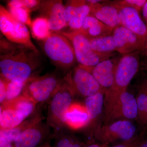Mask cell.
<instances>
[{
  "instance_id": "cell-20",
  "label": "cell",
  "mask_w": 147,
  "mask_h": 147,
  "mask_svg": "<svg viewBox=\"0 0 147 147\" xmlns=\"http://www.w3.org/2000/svg\"><path fill=\"white\" fill-rule=\"evenodd\" d=\"M22 114L14 108L5 105H1V130L12 129L20 125L26 119Z\"/></svg>"
},
{
  "instance_id": "cell-18",
  "label": "cell",
  "mask_w": 147,
  "mask_h": 147,
  "mask_svg": "<svg viewBox=\"0 0 147 147\" xmlns=\"http://www.w3.org/2000/svg\"><path fill=\"white\" fill-rule=\"evenodd\" d=\"M114 30L90 14L85 18L82 28L78 30L91 39L112 35Z\"/></svg>"
},
{
  "instance_id": "cell-4",
  "label": "cell",
  "mask_w": 147,
  "mask_h": 147,
  "mask_svg": "<svg viewBox=\"0 0 147 147\" xmlns=\"http://www.w3.org/2000/svg\"><path fill=\"white\" fill-rule=\"evenodd\" d=\"M75 93L64 79L63 82L48 102L46 123L55 132L66 127L64 123L65 115L74 103Z\"/></svg>"
},
{
  "instance_id": "cell-29",
  "label": "cell",
  "mask_w": 147,
  "mask_h": 147,
  "mask_svg": "<svg viewBox=\"0 0 147 147\" xmlns=\"http://www.w3.org/2000/svg\"><path fill=\"white\" fill-rule=\"evenodd\" d=\"M41 1L37 0H13L9 2V7H25L30 11L39 8Z\"/></svg>"
},
{
  "instance_id": "cell-7",
  "label": "cell",
  "mask_w": 147,
  "mask_h": 147,
  "mask_svg": "<svg viewBox=\"0 0 147 147\" xmlns=\"http://www.w3.org/2000/svg\"><path fill=\"white\" fill-rule=\"evenodd\" d=\"M70 41L75 53L76 61L80 65L91 68L110 57L97 54L92 49L89 38L78 30L61 32Z\"/></svg>"
},
{
  "instance_id": "cell-12",
  "label": "cell",
  "mask_w": 147,
  "mask_h": 147,
  "mask_svg": "<svg viewBox=\"0 0 147 147\" xmlns=\"http://www.w3.org/2000/svg\"><path fill=\"white\" fill-rule=\"evenodd\" d=\"M113 35L117 44V52L123 55L146 50L144 42L129 29L120 26L114 29Z\"/></svg>"
},
{
  "instance_id": "cell-32",
  "label": "cell",
  "mask_w": 147,
  "mask_h": 147,
  "mask_svg": "<svg viewBox=\"0 0 147 147\" xmlns=\"http://www.w3.org/2000/svg\"><path fill=\"white\" fill-rule=\"evenodd\" d=\"M140 144L139 142L135 139L128 142H123V143L119 144L110 147H136Z\"/></svg>"
},
{
  "instance_id": "cell-5",
  "label": "cell",
  "mask_w": 147,
  "mask_h": 147,
  "mask_svg": "<svg viewBox=\"0 0 147 147\" xmlns=\"http://www.w3.org/2000/svg\"><path fill=\"white\" fill-rule=\"evenodd\" d=\"M64 81L54 74L32 77L25 85L22 94L36 104L48 102Z\"/></svg>"
},
{
  "instance_id": "cell-15",
  "label": "cell",
  "mask_w": 147,
  "mask_h": 147,
  "mask_svg": "<svg viewBox=\"0 0 147 147\" xmlns=\"http://www.w3.org/2000/svg\"><path fill=\"white\" fill-rule=\"evenodd\" d=\"M115 65L113 61L108 59L91 68L84 67L92 73L102 89L106 91L111 88L114 84Z\"/></svg>"
},
{
  "instance_id": "cell-6",
  "label": "cell",
  "mask_w": 147,
  "mask_h": 147,
  "mask_svg": "<svg viewBox=\"0 0 147 147\" xmlns=\"http://www.w3.org/2000/svg\"><path fill=\"white\" fill-rule=\"evenodd\" d=\"M137 127L132 121L121 119L98 126L94 136L97 141L108 144L119 141L128 142L135 139Z\"/></svg>"
},
{
  "instance_id": "cell-27",
  "label": "cell",
  "mask_w": 147,
  "mask_h": 147,
  "mask_svg": "<svg viewBox=\"0 0 147 147\" xmlns=\"http://www.w3.org/2000/svg\"><path fill=\"white\" fill-rule=\"evenodd\" d=\"M9 12L18 21L25 25L31 27L32 22L30 17V11L25 7H9Z\"/></svg>"
},
{
  "instance_id": "cell-39",
  "label": "cell",
  "mask_w": 147,
  "mask_h": 147,
  "mask_svg": "<svg viewBox=\"0 0 147 147\" xmlns=\"http://www.w3.org/2000/svg\"><path fill=\"white\" fill-rule=\"evenodd\" d=\"M146 51L147 52V50H146Z\"/></svg>"
},
{
  "instance_id": "cell-38",
  "label": "cell",
  "mask_w": 147,
  "mask_h": 147,
  "mask_svg": "<svg viewBox=\"0 0 147 147\" xmlns=\"http://www.w3.org/2000/svg\"><path fill=\"white\" fill-rule=\"evenodd\" d=\"M142 147V146H141V145H140V144H139V145H138V146H137V147Z\"/></svg>"
},
{
  "instance_id": "cell-35",
  "label": "cell",
  "mask_w": 147,
  "mask_h": 147,
  "mask_svg": "<svg viewBox=\"0 0 147 147\" xmlns=\"http://www.w3.org/2000/svg\"><path fill=\"white\" fill-rule=\"evenodd\" d=\"M140 92H142L147 96V82H144L142 84Z\"/></svg>"
},
{
  "instance_id": "cell-22",
  "label": "cell",
  "mask_w": 147,
  "mask_h": 147,
  "mask_svg": "<svg viewBox=\"0 0 147 147\" xmlns=\"http://www.w3.org/2000/svg\"><path fill=\"white\" fill-rule=\"evenodd\" d=\"M2 105L14 108L26 119L34 113L38 104L29 98L21 94L15 99L4 102Z\"/></svg>"
},
{
  "instance_id": "cell-31",
  "label": "cell",
  "mask_w": 147,
  "mask_h": 147,
  "mask_svg": "<svg viewBox=\"0 0 147 147\" xmlns=\"http://www.w3.org/2000/svg\"><path fill=\"white\" fill-rule=\"evenodd\" d=\"M7 82L2 77L0 79V103L2 105L5 101L6 98Z\"/></svg>"
},
{
  "instance_id": "cell-19",
  "label": "cell",
  "mask_w": 147,
  "mask_h": 147,
  "mask_svg": "<svg viewBox=\"0 0 147 147\" xmlns=\"http://www.w3.org/2000/svg\"><path fill=\"white\" fill-rule=\"evenodd\" d=\"M105 91L102 90L85 98L84 105L89 117L88 126L93 124L100 117L104 110Z\"/></svg>"
},
{
  "instance_id": "cell-9",
  "label": "cell",
  "mask_w": 147,
  "mask_h": 147,
  "mask_svg": "<svg viewBox=\"0 0 147 147\" xmlns=\"http://www.w3.org/2000/svg\"><path fill=\"white\" fill-rule=\"evenodd\" d=\"M75 94L86 98L103 90L92 73L79 65L64 78Z\"/></svg>"
},
{
  "instance_id": "cell-11",
  "label": "cell",
  "mask_w": 147,
  "mask_h": 147,
  "mask_svg": "<svg viewBox=\"0 0 147 147\" xmlns=\"http://www.w3.org/2000/svg\"><path fill=\"white\" fill-rule=\"evenodd\" d=\"M51 136L50 127L40 121L21 132L13 142L12 147H40Z\"/></svg>"
},
{
  "instance_id": "cell-1",
  "label": "cell",
  "mask_w": 147,
  "mask_h": 147,
  "mask_svg": "<svg viewBox=\"0 0 147 147\" xmlns=\"http://www.w3.org/2000/svg\"><path fill=\"white\" fill-rule=\"evenodd\" d=\"M38 52L1 38V77L7 82L24 83L34 76L40 66Z\"/></svg>"
},
{
  "instance_id": "cell-3",
  "label": "cell",
  "mask_w": 147,
  "mask_h": 147,
  "mask_svg": "<svg viewBox=\"0 0 147 147\" xmlns=\"http://www.w3.org/2000/svg\"><path fill=\"white\" fill-rule=\"evenodd\" d=\"M42 47L50 60L61 68L69 69L76 62V57L71 42L60 32H51L42 40Z\"/></svg>"
},
{
  "instance_id": "cell-10",
  "label": "cell",
  "mask_w": 147,
  "mask_h": 147,
  "mask_svg": "<svg viewBox=\"0 0 147 147\" xmlns=\"http://www.w3.org/2000/svg\"><path fill=\"white\" fill-rule=\"evenodd\" d=\"M139 67V58L137 52L124 55L116 64L114 84L109 90L117 92L127 90Z\"/></svg>"
},
{
  "instance_id": "cell-16",
  "label": "cell",
  "mask_w": 147,
  "mask_h": 147,
  "mask_svg": "<svg viewBox=\"0 0 147 147\" xmlns=\"http://www.w3.org/2000/svg\"><path fill=\"white\" fill-rule=\"evenodd\" d=\"M91 5L90 14L102 23L114 29L121 26L119 10L111 4L99 3Z\"/></svg>"
},
{
  "instance_id": "cell-21",
  "label": "cell",
  "mask_w": 147,
  "mask_h": 147,
  "mask_svg": "<svg viewBox=\"0 0 147 147\" xmlns=\"http://www.w3.org/2000/svg\"><path fill=\"white\" fill-rule=\"evenodd\" d=\"M92 49L101 55L111 57L114 51H117V44L113 35L90 39Z\"/></svg>"
},
{
  "instance_id": "cell-37",
  "label": "cell",
  "mask_w": 147,
  "mask_h": 147,
  "mask_svg": "<svg viewBox=\"0 0 147 147\" xmlns=\"http://www.w3.org/2000/svg\"><path fill=\"white\" fill-rule=\"evenodd\" d=\"M40 147H53L51 146V145L50 144V142L47 141L46 142H45L43 145H42Z\"/></svg>"
},
{
  "instance_id": "cell-30",
  "label": "cell",
  "mask_w": 147,
  "mask_h": 147,
  "mask_svg": "<svg viewBox=\"0 0 147 147\" xmlns=\"http://www.w3.org/2000/svg\"><path fill=\"white\" fill-rule=\"evenodd\" d=\"M84 1H67L66 4L65 5L64 18L67 24L72 17L74 12L76 11V9L78 8Z\"/></svg>"
},
{
  "instance_id": "cell-8",
  "label": "cell",
  "mask_w": 147,
  "mask_h": 147,
  "mask_svg": "<svg viewBox=\"0 0 147 147\" xmlns=\"http://www.w3.org/2000/svg\"><path fill=\"white\" fill-rule=\"evenodd\" d=\"M0 29L10 42L25 45L38 52L32 42L26 25L18 21L2 5L0 6Z\"/></svg>"
},
{
  "instance_id": "cell-23",
  "label": "cell",
  "mask_w": 147,
  "mask_h": 147,
  "mask_svg": "<svg viewBox=\"0 0 147 147\" xmlns=\"http://www.w3.org/2000/svg\"><path fill=\"white\" fill-rule=\"evenodd\" d=\"M92 6L86 1L83 2L76 9V11L67 24L72 30H78L82 28L84 20L90 14Z\"/></svg>"
},
{
  "instance_id": "cell-24",
  "label": "cell",
  "mask_w": 147,
  "mask_h": 147,
  "mask_svg": "<svg viewBox=\"0 0 147 147\" xmlns=\"http://www.w3.org/2000/svg\"><path fill=\"white\" fill-rule=\"evenodd\" d=\"M31 29L33 35L39 40H44L51 34L48 21L40 17L35 19L32 22Z\"/></svg>"
},
{
  "instance_id": "cell-25",
  "label": "cell",
  "mask_w": 147,
  "mask_h": 147,
  "mask_svg": "<svg viewBox=\"0 0 147 147\" xmlns=\"http://www.w3.org/2000/svg\"><path fill=\"white\" fill-rule=\"evenodd\" d=\"M136 98L138 108L137 119L142 126L147 128V96L139 92Z\"/></svg>"
},
{
  "instance_id": "cell-36",
  "label": "cell",
  "mask_w": 147,
  "mask_h": 147,
  "mask_svg": "<svg viewBox=\"0 0 147 147\" xmlns=\"http://www.w3.org/2000/svg\"><path fill=\"white\" fill-rule=\"evenodd\" d=\"M89 4L94 5L96 4L103 2L106 1H101V0H89V1H86Z\"/></svg>"
},
{
  "instance_id": "cell-13",
  "label": "cell",
  "mask_w": 147,
  "mask_h": 147,
  "mask_svg": "<svg viewBox=\"0 0 147 147\" xmlns=\"http://www.w3.org/2000/svg\"><path fill=\"white\" fill-rule=\"evenodd\" d=\"M64 8L61 1H41L39 7L41 17L48 21L50 31L60 30L67 26L64 18Z\"/></svg>"
},
{
  "instance_id": "cell-26",
  "label": "cell",
  "mask_w": 147,
  "mask_h": 147,
  "mask_svg": "<svg viewBox=\"0 0 147 147\" xmlns=\"http://www.w3.org/2000/svg\"><path fill=\"white\" fill-rule=\"evenodd\" d=\"M28 81L24 83L7 81L6 98L4 102L11 101L21 95L24 86Z\"/></svg>"
},
{
  "instance_id": "cell-28",
  "label": "cell",
  "mask_w": 147,
  "mask_h": 147,
  "mask_svg": "<svg viewBox=\"0 0 147 147\" xmlns=\"http://www.w3.org/2000/svg\"><path fill=\"white\" fill-rule=\"evenodd\" d=\"M146 2V0H122L113 2L110 4L119 10L125 7H131L139 12Z\"/></svg>"
},
{
  "instance_id": "cell-2",
  "label": "cell",
  "mask_w": 147,
  "mask_h": 147,
  "mask_svg": "<svg viewBox=\"0 0 147 147\" xmlns=\"http://www.w3.org/2000/svg\"><path fill=\"white\" fill-rule=\"evenodd\" d=\"M104 124L118 120L137 119V98L127 91L117 92L105 91Z\"/></svg>"
},
{
  "instance_id": "cell-17",
  "label": "cell",
  "mask_w": 147,
  "mask_h": 147,
  "mask_svg": "<svg viewBox=\"0 0 147 147\" xmlns=\"http://www.w3.org/2000/svg\"><path fill=\"white\" fill-rule=\"evenodd\" d=\"M89 122V117L85 106L74 102L67 111L64 118L65 126L72 129L87 127Z\"/></svg>"
},
{
  "instance_id": "cell-33",
  "label": "cell",
  "mask_w": 147,
  "mask_h": 147,
  "mask_svg": "<svg viewBox=\"0 0 147 147\" xmlns=\"http://www.w3.org/2000/svg\"><path fill=\"white\" fill-rule=\"evenodd\" d=\"M84 147H108L107 146V144H98L94 142H90L87 143L86 144H85Z\"/></svg>"
},
{
  "instance_id": "cell-14",
  "label": "cell",
  "mask_w": 147,
  "mask_h": 147,
  "mask_svg": "<svg viewBox=\"0 0 147 147\" xmlns=\"http://www.w3.org/2000/svg\"><path fill=\"white\" fill-rule=\"evenodd\" d=\"M119 13L121 26L137 34L146 43L147 48V27L140 17L139 11L131 7H125L119 9Z\"/></svg>"
},
{
  "instance_id": "cell-34",
  "label": "cell",
  "mask_w": 147,
  "mask_h": 147,
  "mask_svg": "<svg viewBox=\"0 0 147 147\" xmlns=\"http://www.w3.org/2000/svg\"><path fill=\"white\" fill-rule=\"evenodd\" d=\"M142 14L144 21V22L147 27V1L142 8Z\"/></svg>"
}]
</instances>
